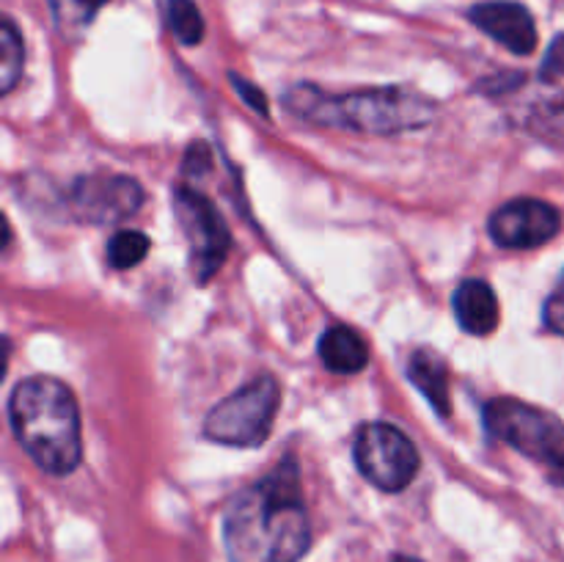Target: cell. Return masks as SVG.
<instances>
[{
  "label": "cell",
  "mask_w": 564,
  "mask_h": 562,
  "mask_svg": "<svg viewBox=\"0 0 564 562\" xmlns=\"http://www.w3.org/2000/svg\"><path fill=\"white\" fill-rule=\"evenodd\" d=\"M356 466L375 488L405 490L419 472V452L400 428L386 422L361 424L356 433Z\"/></svg>",
  "instance_id": "obj_6"
},
{
  "label": "cell",
  "mask_w": 564,
  "mask_h": 562,
  "mask_svg": "<svg viewBox=\"0 0 564 562\" xmlns=\"http://www.w3.org/2000/svg\"><path fill=\"white\" fill-rule=\"evenodd\" d=\"M174 209L187 237V248H191L193 275L198 284H207L226 262L231 246L229 226L220 218L215 204L193 187H176Z\"/></svg>",
  "instance_id": "obj_7"
},
{
  "label": "cell",
  "mask_w": 564,
  "mask_h": 562,
  "mask_svg": "<svg viewBox=\"0 0 564 562\" xmlns=\"http://www.w3.org/2000/svg\"><path fill=\"white\" fill-rule=\"evenodd\" d=\"M540 77H543L545 83H556L564 77V33H560V36L551 42L543 66H540Z\"/></svg>",
  "instance_id": "obj_18"
},
{
  "label": "cell",
  "mask_w": 564,
  "mask_h": 562,
  "mask_svg": "<svg viewBox=\"0 0 564 562\" xmlns=\"http://www.w3.org/2000/svg\"><path fill=\"white\" fill-rule=\"evenodd\" d=\"M562 229V215L543 198H516L496 209L488 220V231L496 246L527 251L545 246Z\"/></svg>",
  "instance_id": "obj_8"
},
{
  "label": "cell",
  "mask_w": 564,
  "mask_h": 562,
  "mask_svg": "<svg viewBox=\"0 0 564 562\" xmlns=\"http://www.w3.org/2000/svg\"><path fill=\"white\" fill-rule=\"evenodd\" d=\"M47 3L61 36L77 39L80 33H86V28L91 25L94 17L108 0H47Z\"/></svg>",
  "instance_id": "obj_14"
},
{
  "label": "cell",
  "mask_w": 564,
  "mask_h": 562,
  "mask_svg": "<svg viewBox=\"0 0 564 562\" xmlns=\"http://www.w3.org/2000/svg\"><path fill=\"white\" fill-rule=\"evenodd\" d=\"M9 422L25 455L42 472L66 477L83 457L80 408L66 383L50 375L20 380L9 397Z\"/></svg>",
  "instance_id": "obj_2"
},
{
  "label": "cell",
  "mask_w": 564,
  "mask_h": 562,
  "mask_svg": "<svg viewBox=\"0 0 564 562\" xmlns=\"http://www.w3.org/2000/svg\"><path fill=\"white\" fill-rule=\"evenodd\" d=\"M485 428L521 455L543 463L554 483H564V422L512 397H496L485 406Z\"/></svg>",
  "instance_id": "obj_4"
},
{
  "label": "cell",
  "mask_w": 564,
  "mask_h": 562,
  "mask_svg": "<svg viewBox=\"0 0 564 562\" xmlns=\"http://www.w3.org/2000/svg\"><path fill=\"white\" fill-rule=\"evenodd\" d=\"M452 309L460 328L471 336H488L499 328V298L482 279L463 281L452 298Z\"/></svg>",
  "instance_id": "obj_11"
},
{
  "label": "cell",
  "mask_w": 564,
  "mask_h": 562,
  "mask_svg": "<svg viewBox=\"0 0 564 562\" xmlns=\"http://www.w3.org/2000/svg\"><path fill=\"white\" fill-rule=\"evenodd\" d=\"M209 165H213V158H209V149L204 143H193L191 152L185 158V171L187 174H207Z\"/></svg>",
  "instance_id": "obj_20"
},
{
  "label": "cell",
  "mask_w": 564,
  "mask_h": 562,
  "mask_svg": "<svg viewBox=\"0 0 564 562\" xmlns=\"http://www.w3.org/2000/svg\"><path fill=\"white\" fill-rule=\"evenodd\" d=\"M231 83H235L237 94H242V97L248 99V105H251L253 110H259V114H268V97H264L259 88H253L248 80H240L237 75H231Z\"/></svg>",
  "instance_id": "obj_21"
},
{
  "label": "cell",
  "mask_w": 564,
  "mask_h": 562,
  "mask_svg": "<svg viewBox=\"0 0 564 562\" xmlns=\"http://www.w3.org/2000/svg\"><path fill=\"white\" fill-rule=\"evenodd\" d=\"M292 114L303 121L325 127H345L369 136H394L430 125L435 105L422 94L402 88H369V91L330 97L312 83H301L284 97Z\"/></svg>",
  "instance_id": "obj_3"
},
{
  "label": "cell",
  "mask_w": 564,
  "mask_h": 562,
  "mask_svg": "<svg viewBox=\"0 0 564 562\" xmlns=\"http://www.w3.org/2000/svg\"><path fill=\"white\" fill-rule=\"evenodd\" d=\"M394 562H422V560H413V556H397Z\"/></svg>",
  "instance_id": "obj_22"
},
{
  "label": "cell",
  "mask_w": 564,
  "mask_h": 562,
  "mask_svg": "<svg viewBox=\"0 0 564 562\" xmlns=\"http://www.w3.org/2000/svg\"><path fill=\"white\" fill-rule=\"evenodd\" d=\"M279 406V380L273 375H259L209 411L204 435L226 446H259L273 430Z\"/></svg>",
  "instance_id": "obj_5"
},
{
  "label": "cell",
  "mask_w": 564,
  "mask_h": 562,
  "mask_svg": "<svg viewBox=\"0 0 564 562\" xmlns=\"http://www.w3.org/2000/svg\"><path fill=\"white\" fill-rule=\"evenodd\" d=\"M152 242L143 231L135 229H124V231H116L108 242V262L110 268L116 270H130L135 264L143 262V257L149 253Z\"/></svg>",
  "instance_id": "obj_16"
},
{
  "label": "cell",
  "mask_w": 564,
  "mask_h": 562,
  "mask_svg": "<svg viewBox=\"0 0 564 562\" xmlns=\"http://www.w3.org/2000/svg\"><path fill=\"white\" fill-rule=\"evenodd\" d=\"M143 204V187L121 174L80 176L69 191L72 213L88 224H113L130 218Z\"/></svg>",
  "instance_id": "obj_9"
},
{
  "label": "cell",
  "mask_w": 564,
  "mask_h": 562,
  "mask_svg": "<svg viewBox=\"0 0 564 562\" xmlns=\"http://www.w3.org/2000/svg\"><path fill=\"white\" fill-rule=\"evenodd\" d=\"M543 323H545V328H549V331H554V334L564 336V290H556L554 295L545 301Z\"/></svg>",
  "instance_id": "obj_19"
},
{
  "label": "cell",
  "mask_w": 564,
  "mask_h": 562,
  "mask_svg": "<svg viewBox=\"0 0 564 562\" xmlns=\"http://www.w3.org/2000/svg\"><path fill=\"white\" fill-rule=\"evenodd\" d=\"M308 540L312 529L292 457L242 490L224 516V545L231 562H297Z\"/></svg>",
  "instance_id": "obj_1"
},
{
  "label": "cell",
  "mask_w": 564,
  "mask_h": 562,
  "mask_svg": "<svg viewBox=\"0 0 564 562\" xmlns=\"http://www.w3.org/2000/svg\"><path fill=\"white\" fill-rule=\"evenodd\" d=\"M468 20L516 55H532L538 47V25L527 6L516 0H488L468 11Z\"/></svg>",
  "instance_id": "obj_10"
},
{
  "label": "cell",
  "mask_w": 564,
  "mask_h": 562,
  "mask_svg": "<svg viewBox=\"0 0 564 562\" xmlns=\"http://www.w3.org/2000/svg\"><path fill=\"white\" fill-rule=\"evenodd\" d=\"M169 22L174 36L185 47L202 44L204 39V17L193 0H169Z\"/></svg>",
  "instance_id": "obj_17"
},
{
  "label": "cell",
  "mask_w": 564,
  "mask_h": 562,
  "mask_svg": "<svg viewBox=\"0 0 564 562\" xmlns=\"http://www.w3.org/2000/svg\"><path fill=\"white\" fill-rule=\"evenodd\" d=\"M560 290H564V273H562V284H560Z\"/></svg>",
  "instance_id": "obj_23"
},
{
  "label": "cell",
  "mask_w": 564,
  "mask_h": 562,
  "mask_svg": "<svg viewBox=\"0 0 564 562\" xmlns=\"http://www.w3.org/2000/svg\"><path fill=\"white\" fill-rule=\"evenodd\" d=\"M319 358L336 375H356L369 364V345L358 331L334 325L319 339Z\"/></svg>",
  "instance_id": "obj_13"
},
{
  "label": "cell",
  "mask_w": 564,
  "mask_h": 562,
  "mask_svg": "<svg viewBox=\"0 0 564 562\" xmlns=\"http://www.w3.org/2000/svg\"><path fill=\"white\" fill-rule=\"evenodd\" d=\"M408 378H411V383L427 397V402L438 411V417H449V369H446L444 358H441L438 353L427 350V347H419L411 356V361H408Z\"/></svg>",
  "instance_id": "obj_12"
},
{
  "label": "cell",
  "mask_w": 564,
  "mask_h": 562,
  "mask_svg": "<svg viewBox=\"0 0 564 562\" xmlns=\"http://www.w3.org/2000/svg\"><path fill=\"white\" fill-rule=\"evenodd\" d=\"M22 66H25V44L14 22L6 17L0 28V91L9 94L17 86Z\"/></svg>",
  "instance_id": "obj_15"
}]
</instances>
